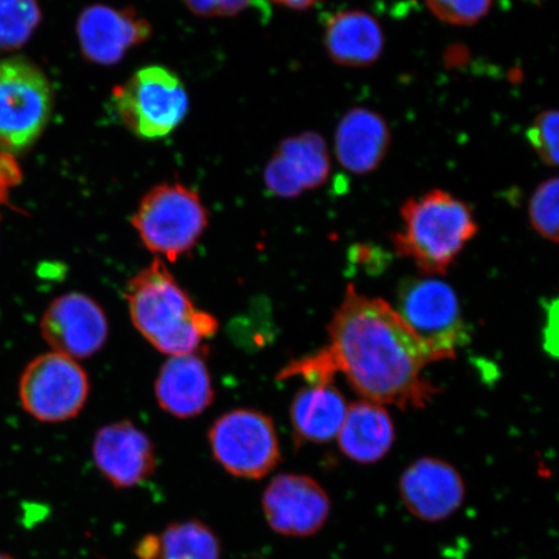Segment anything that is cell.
<instances>
[{"mask_svg": "<svg viewBox=\"0 0 559 559\" xmlns=\"http://www.w3.org/2000/svg\"><path fill=\"white\" fill-rule=\"evenodd\" d=\"M492 2L493 0H426L432 15L454 26L479 23L491 10Z\"/></svg>", "mask_w": 559, "mask_h": 559, "instance_id": "obj_24", "label": "cell"}, {"mask_svg": "<svg viewBox=\"0 0 559 559\" xmlns=\"http://www.w3.org/2000/svg\"><path fill=\"white\" fill-rule=\"evenodd\" d=\"M332 169L330 151L323 136L305 132L285 139L264 171L269 190L278 198H298L326 183Z\"/></svg>", "mask_w": 559, "mask_h": 559, "instance_id": "obj_14", "label": "cell"}, {"mask_svg": "<svg viewBox=\"0 0 559 559\" xmlns=\"http://www.w3.org/2000/svg\"><path fill=\"white\" fill-rule=\"evenodd\" d=\"M400 491L405 508L425 522L450 519L463 506L466 495L457 469L436 457L414 461L402 474Z\"/></svg>", "mask_w": 559, "mask_h": 559, "instance_id": "obj_13", "label": "cell"}, {"mask_svg": "<svg viewBox=\"0 0 559 559\" xmlns=\"http://www.w3.org/2000/svg\"><path fill=\"white\" fill-rule=\"evenodd\" d=\"M139 559H221L214 531L200 520L174 522L163 533L145 535L135 545Z\"/></svg>", "mask_w": 559, "mask_h": 559, "instance_id": "obj_21", "label": "cell"}, {"mask_svg": "<svg viewBox=\"0 0 559 559\" xmlns=\"http://www.w3.org/2000/svg\"><path fill=\"white\" fill-rule=\"evenodd\" d=\"M188 10L204 17L235 16L250 4V0H186Z\"/></svg>", "mask_w": 559, "mask_h": 559, "instance_id": "obj_26", "label": "cell"}, {"mask_svg": "<svg viewBox=\"0 0 559 559\" xmlns=\"http://www.w3.org/2000/svg\"><path fill=\"white\" fill-rule=\"evenodd\" d=\"M126 299L136 331L167 356L195 354L218 332V320L194 306L158 258L130 280Z\"/></svg>", "mask_w": 559, "mask_h": 559, "instance_id": "obj_2", "label": "cell"}, {"mask_svg": "<svg viewBox=\"0 0 559 559\" xmlns=\"http://www.w3.org/2000/svg\"><path fill=\"white\" fill-rule=\"evenodd\" d=\"M401 216L403 229L393 236L396 253L414 262L425 276L445 275L478 234L471 206L442 190L405 201Z\"/></svg>", "mask_w": 559, "mask_h": 559, "instance_id": "obj_3", "label": "cell"}, {"mask_svg": "<svg viewBox=\"0 0 559 559\" xmlns=\"http://www.w3.org/2000/svg\"><path fill=\"white\" fill-rule=\"evenodd\" d=\"M0 559H15V558H13V557H12V556H10V555L2 554V551H0Z\"/></svg>", "mask_w": 559, "mask_h": 559, "instance_id": "obj_29", "label": "cell"}, {"mask_svg": "<svg viewBox=\"0 0 559 559\" xmlns=\"http://www.w3.org/2000/svg\"><path fill=\"white\" fill-rule=\"evenodd\" d=\"M262 508L265 521L277 534L309 537L325 526L332 506L318 480L305 474L283 473L264 489Z\"/></svg>", "mask_w": 559, "mask_h": 559, "instance_id": "obj_10", "label": "cell"}, {"mask_svg": "<svg viewBox=\"0 0 559 559\" xmlns=\"http://www.w3.org/2000/svg\"><path fill=\"white\" fill-rule=\"evenodd\" d=\"M328 335V346L292 361L278 380L325 382L342 372L366 401L402 409L424 408L437 394L424 369L440 359L386 300L360 295L349 285Z\"/></svg>", "mask_w": 559, "mask_h": 559, "instance_id": "obj_1", "label": "cell"}, {"mask_svg": "<svg viewBox=\"0 0 559 559\" xmlns=\"http://www.w3.org/2000/svg\"><path fill=\"white\" fill-rule=\"evenodd\" d=\"M150 33L148 23L134 12L107 5L90 7L76 23L82 52L96 64H116Z\"/></svg>", "mask_w": 559, "mask_h": 559, "instance_id": "obj_15", "label": "cell"}, {"mask_svg": "<svg viewBox=\"0 0 559 559\" xmlns=\"http://www.w3.org/2000/svg\"><path fill=\"white\" fill-rule=\"evenodd\" d=\"M88 374L79 360L59 353L37 356L24 369L19 397L27 415L45 424L69 421L85 408Z\"/></svg>", "mask_w": 559, "mask_h": 559, "instance_id": "obj_9", "label": "cell"}, {"mask_svg": "<svg viewBox=\"0 0 559 559\" xmlns=\"http://www.w3.org/2000/svg\"><path fill=\"white\" fill-rule=\"evenodd\" d=\"M396 312L440 359L456 358L471 340L456 292L436 276L407 277L397 288Z\"/></svg>", "mask_w": 559, "mask_h": 559, "instance_id": "obj_7", "label": "cell"}, {"mask_svg": "<svg viewBox=\"0 0 559 559\" xmlns=\"http://www.w3.org/2000/svg\"><path fill=\"white\" fill-rule=\"evenodd\" d=\"M93 457L97 469L116 488L142 485L157 469L155 444L126 419L103 426L96 432Z\"/></svg>", "mask_w": 559, "mask_h": 559, "instance_id": "obj_12", "label": "cell"}, {"mask_svg": "<svg viewBox=\"0 0 559 559\" xmlns=\"http://www.w3.org/2000/svg\"><path fill=\"white\" fill-rule=\"evenodd\" d=\"M20 180V171L11 155L0 153V204L9 198L10 188Z\"/></svg>", "mask_w": 559, "mask_h": 559, "instance_id": "obj_27", "label": "cell"}, {"mask_svg": "<svg viewBox=\"0 0 559 559\" xmlns=\"http://www.w3.org/2000/svg\"><path fill=\"white\" fill-rule=\"evenodd\" d=\"M40 20L38 0H0V50L12 51L23 47Z\"/></svg>", "mask_w": 559, "mask_h": 559, "instance_id": "obj_22", "label": "cell"}, {"mask_svg": "<svg viewBox=\"0 0 559 559\" xmlns=\"http://www.w3.org/2000/svg\"><path fill=\"white\" fill-rule=\"evenodd\" d=\"M40 333L52 352L80 360L99 353L107 344L109 323L95 299L70 292L48 305Z\"/></svg>", "mask_w": 559, "mask_h": 559, "instance_id": "obj_11", "label": "cell"}, {"mask_svg": "<svg viewBox=\"0 0 559 559\" xmlns=\"http://www.w3.org/2000/svg\"><path fill=\"white\" fill-rule=\"evenodd\" d=\"M271 2L286 7V9L305 11L311 9L319 0H271Z\"/></svg>", "mask_w": 559, "mask_h": 559, "instance_id": "obj_28", "label": "cell"}, {"mask_svg": "<svg viewBox=\"0 0 559 559\" xmlns=\"http://www.w3.org/2000/svg\"><path fill=\"white\" fill-rule=\"evenodd\" d=\"M207 438L216 463L236 478L262 479L282 460L275 424L261 411L226 412L215 419Z\"/></svg>", "mask_w": 559, "mask_h": 559, "instance_id": "obj_8", "label": "cell"}, {"mask_svg": "<svg viewBox=\"0 0 559 559\" xmlns=\"http://www.w3.org/2000/svg\"><path fill=\"white\" fill-rule=\"evenodd\" d=\"M132 226L158 260L175 262L204 236L209 214L198 192L180 183H164L139 202Z\"/></svg>", "mask_w": 559, "mask_h": 559, "instance_id": "obj_4", "label": "cell"}, {"mask_svg": "<svg viewBox=\"0 0 559 559\" xmlns=\"http://www.w3.org/2000/svg\"><path fill=\"white\" fill-rule=\"evenodd\" d=\"M558 178L543 181L530 200L531 226L543 239L558 242Z\"/></svg>", "mask_w": 559, "mask_h": 559, "instance_id": "obj_23", "label": "cell"}, {"mask_svg": "<svg viewBox=\"0 0 559 559\" xmlns=\"http://www.w3.org/2000/svg\"><path fill=\"white\" fill-rule=\"evenodd\" d=\"M390 144L386 121L367 108L348 110L335 130V156L346 170L356 175H366L380 167Z\"/></svg>", "mask_w": 559, "mask_h": 559, "instance_id": "obj_17", "label": "cell"}, {"mask_svg": "<svg viewBox=\"0 0 559 559\" xmlns=\"http://www.w3.org/2000/svg\"><path fill=\"white\" fill-rule=\"evenodd\" d=\"M531 145L544 164L558 165V111L545 110L537 116L527 131Z\"/></svg>", "mask_w": 559, "mask_h": 559, "instance_id": "obj_25", "label": "cell"}, {"mask_svg": "<svg viewBox=\"0 0 559 559\" xmlns=\"http://www.w3.org/2000/svg\"><path fill=\"white\" fill-rule=\"evenodd\" d=\"M348 405L333 381L300 389L290 405V423L299 443H328L337 438Z\"/></svg>", "mask_w": 559, "mask_h": 559, "instance_id": "obj_19", "label": "cell"}, {"mask_svg": "<svg viewBox=\"0 0 559 559\" xmlns=\"http://www.w3.org/2000/svg\"><path fill=\"white\" fill-rule=\"evenodd\" d=\"M53 94L50 82L23 58L0 60V153L23 152L50 121Z\"/></svg>", "mask_w": 559, "mask_h": 559, "instance_id": "obj_6", "label": "cell"}, {"mask_svg": "<svg viewBox=\"0 0 559 559\" xmlns=\"http://www.w3.org/2000/svg\"><path fill=\"white\" fill-rule=\"evenodd\" d=\"M155 394L166 414L177 418L198 417L213 404L212 374L198 354L169 356L160 367Z\"/></svg>", "mask_w": 559, "mask_h": 559, "instance_id": "obj_16", "label": "cell"}, {"mask_svg": "<svg viewBox=\"0 0 559 559\" xmlns=\"http://www.w3.org/2000/svg\"><path fill=\"white\" fill-rule=\"evenodd\" d=\"M114 107L132 134L157 140L169 136L183 122L190 99L177 74L153 66L138 70L115 88Z\"/></svg>", "mask_w": 559, "mask_h": 559, "instance_id": "obj_5", "label": "cell"}, {"mask_svg": "<svg viewBox=\"0 0 559 559\" xmlns=\"http://www.w3.org/2000/svg\"><path fill=\"white\" fill-rule=\"evenodd\" d=\"M324 46L335 64L347 68L372 66L383 51L382 26L366 11L334 13L325 25Z\"/></svg>", "mask_w": 559, "mask_h": 559, "instance_id": "obj_18", "label": "cell"}, {"mask_svg": "<svg viewBox=\"0 0 559 559\" xmlns=\"http://www.w3.org/2000/svg\"><path fill=\"white\" fill-rule=\"evenodd\" d=\"M342 453L354 463L374 464L390 452L395 426L383 405L369 401L348 405L344 425L337 436Z\"/></svg>", "mask_w": 559, "mask_h": 559, "instance_id": "obj_20", "label": "cell"}]
</instances>
